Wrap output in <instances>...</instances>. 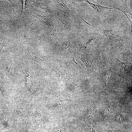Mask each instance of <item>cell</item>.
<instances>
[{
  "mask_svg": "<svg viewBox=\"0 0 132 132\" xmlns=\"http://www.w3.org/2000/svg\"><path fill=\"white\" fill-rule=\"evenodd\" d=\"M15 109L19 119L23 127L26 130L30 127L31 108L26 101L20 99L15 102Z\"/></svg>",
  "mask_w": 132,
  "mask_h": 132,
  "instance_id": "obj_1",
  "label": "cell"
},
{
  "mask_svg": "<svg viewBox=\"0 0 132 132\" xmlns=\"http://www.w3.org/2000/svg\"><path fill=\"white\" fill-rule=\"evenodd\" d=\"M80 38L78 34L74 33H65L62 35L59 39L60 44L59 51L62 53H69L74 47L76 42Z\"/></svg>",
  "mask_w": 132,
  "mask_h": 132,
  "instance_id": "obj_2",
  "label": "cell"
},
{
  "mask_svg": "<svg viewBox=\"0 0 132 132\" xmlns=\"http://www.w3.org/2000/svg\"><path fill=\"white\" fill-rule=\"evenodd\" d=\"M70 14L57 11L54 16L55 25L60 31L73 32L74 27Z\"/></svg>",
  "mask_w": 132,
  "mask_h": 132,
  "instance_id": "obj_3",
  "label": "cell"
},
{
  "mask_svg": "<svg viewBox=\"0 0 132 132\" xmlns=\"http://www.w3.org/2000/svg\"><path fill=\"white\" fill-rule=\"evenodd\" d=\"M131 38L126 33L121 31L112 38L105 40L110 42L112 48L115 51L120 52L123 49L125 45Z\"/></svg>",
  "mask_w": 132,
  "mask_h": 132,
  "instance_id": "obj_4",
  "label": "cell"
},
{
  "mask_svg": "<svg viewBox=\"0 0 132 132\" xmlns=\"http://www.w3.org/2000/svg\"><path fill=\"white\" fill-rule=\"evenodd\" d=\"M102 39L104 40L110 39L121 31L117 27L111 25H107L99 27L97 30Z\"/></svg>",
  "mask_w": 132,
  "mask_h": 132,
  "instance_id": "obj_5",
  "label": "cell"
},
{
  "mask_svg": "<svg viewBox=\"0 0 132 132\" xmlns=\"http://www.w3.org/2000/svg\"><path fill=\"white\" fill-rule=\"evenodd\" d=\"M84 46L86 48L89 46H94L101 41L102 38L96 30H94L87 33L84 37Z\"/></svg>",
  "mask_w": 132,
  "mask_h": 132,
  "instance_id": "obj_6",
  "label": "cell"
},
{
  "mask_svg": "<svg viewBox=\"0 0 132 132\" xmlns=\"http://www.w3.org/2000/svg\"><path fill=\"white\" fill-rule=\"evenodd\" d=\"M10 112L8 108L6 107H3L0 114V122L3 128L7 129L10 127Z\"/></svg>",
  "mask_w": 132,
  "mask_h": 132,
  "instance_id": "obj_7",
  "label": "cell"
},
{
  "mask_svg": "<svg viewBox=\"0 0 132 132\" xmlns=\"http://www.w3.org/2000/svg\"><path fill=\"white\" fill-rule=\"evenodd\" d=\"M25 81L26 89L30 93H32L33 88V74L32 71L29 68L26 69Z\"/></svg>",
  "mask_w": 132,
  "mask_h": 132,
  "instance_id": "obj_8",
  "label": "cell"
},
{
  "mask_svg": "<svg viewBox=\"0 0 132 132\" xmlns=\"http://www.w3.org/2000/svg\"><path fill=\"white\" fill-rule=\"evenodd\" d=\"M52 2L54 6H56V7L55 8V9H57L56 11L60 9L58 11L67 14H70L71 11L68 8L65 0H53Z\"/></svg>",
  "mask_w": 132,
  "mask_h": 132,
  "instance_id": "obj_9",
  "label": "cell"
},
{
  "mask_svg": "<svg viewBox=\"0 0 132 132\" xmlns=\"http://www.w3.org/2000/svg\"><path fill=\"white\" fill-rule=\"evenodd\" d=\"M37 17L42 23L45 24L52 31L55 30L53 21L50 17L45 14H37Z\"/></svg>",
  "mask_w": 132,
  "mask_h": 132,
  "instance_id": "obj_10",
  "label": "cell"
},
{
  "mask_svg": "<svg viewBox=\"0 0 132 132\" xmlns=\"http://www.w3.org/2000/svg\"><path fill=\"white\" fill-rule=\"evenodd\" d=\"M25 53L28 57L31 60L40 65H42L44 61L39 57L36 52L30 49H27Z\"/></svg>",
  "mask_w": 132,
  "mask_h": 132,
  "instance_id": "obj_11",
  "label": "cell"
},
{
  "mask_svg": "<svg viewBox=\"0 0 132 132\" xmlns=\"http://www.w3.org/2000/svg\"><path fill=\"white\" fill-rule=\"evenodd\" d=\"M43 115L42 112L38 110L34 116L33 123L34 127L37 129L41 128L43 126Z\"/></svg>",
  "mask_w": 132,
  "mask_h": 132,
  "instance_id": "obj_12",
  "label": "cell"
},
{
  "mask_svg": "<svg viewBox=\"0 0 132 132\" xmlns=\"http://www.w3.org/2000/svg\"><path fill=\"white\" fill-rule=\"evenodd\" d=\"M112 110V107L111 105H109L106 106L100 113L98 117L99 120L103 123H105L107 117Z\"/></svg>",
  "mask_w": 132,
  "mask_h": 132,
  "instance_id": "obj_13",
  "label": "cell"
},
{
  "mask_svg": "<svg viewBox=\"0 0 132 132\" xmlns=\"http://www.w3.org/2000/svg\"><path fill=\"white\" fill-rule=\"evenodd\" d=\"M78 58L83 62L86 66L88 70L90 71L92 74H94L95 72L94 66L91 61L88 58L84 55L78 57Z\"/></svg>",
  "mask_w": 132,
  "mask_h": 132,
  "instance_id": "obj_14",
  "label": "cell"
},
{
  "mask_svg": "<svg viewBox=\"0 0 132 132\" xmlns=\"http://www.w3.org/2000/svg\"><path fill=\"white\" fill-rule=\"evenodd\" d=\"M94 51L95 55L97 61L99 62H104L105 57L103 50L100 47H97Z\"/></svg>",
  "mask_w": 132,
  "mask_h": 132,
  "instance_id": "obj_15",
  "label": "cell"
},
{
  "mask_svg": "<svg viewBox=\"0 0 132 132\" xmlns=\"http://www.w3.org/2000/svg\"><path fill=\"white\" fill-rule=\"evenodd\" d=\"M120 68L121 72H127L130 71L132 69V64L131 63H124L116 58Z\"/></svg>",
  "mask_w": 132,
  "mask_h": 132,
  "instance_id": "obj_16",
  "label": "cell"
},
{
  "mask_svg": "<svg viewBox=\"0 0 132 132\" xmlns=\"http://www.w3.org/2000/svg\"><path fill=\"white\" fill-rule=\"evenodd\" d=\"M69 103V100L66 96L58 101L57 102V104L58 107L62 108L68 105Z\"/></svg>",
  "mask_w": 132,
  "mask_h": 132,
  "instance_id": "obj_17",
  "label": "cell"
},
{
  "mask_svg": "<svg viewBox=\"0 0 132 132\" xmlns=\"http://www.w3.org/2000/svg\"><path fill=\"white\" fill-rule=\"evenodd\" d=\"M114 118L116 121L119 124H122L124 123V117L121 112L119 111L116 114Z\"/></svg>",
  "mask_w": 132,
  "mask_h": 132,
  "instance_id": "obj_18",
  "label": "cell"
},
{
  "mask_svg": "<svg viewBox=\"0 0 132 132\" xmlns=\"http://www.w3.org/2000/svg\"><path fill=\"white\" fill-rule=\"evenodd\" d=\"M113 69H108L107 70L102 74V77L104 80V86L105 87L107 86V81L109 79V77L110 74Z\"/></svg>",
  "mask_w": 132,
  "mask_h": 132,
  "instance_id": "obj_19",
  "label": "cell"
},
{
  "mask_svg": "<svg viewBox=\"0 0 132 132\" xmlns=\"http://www.w3.org/2000/svg\"><path fill=\"white\" fill-rule=\"evenodd\" d=\"M80 84V83L78 81H72L68 83V87L70 90L74 91L78 88Z\"/></svg>",
  "mask_w": 132,
  "mask_h": 132,
  "instance_id": "obj_20",
  "label": "cell"
},
{
  "mask_svg": "<svg viewBox=\"0 0 132 132\" xmlns=\"http://www.w3.org/2000/svg\"><path fill=\"white\" fill-rule=\"evenodd\" d=\"M56 77L61 80H66L70 78L71 77L67 73L63 72H60L57 73Z\"/></svg>",
  "mask_w": 132,
  "mask_h": 132,
  "instance_id": "obj_21",
  "label": "cell"
},
{
  "mask_svg": "<svg viewBox=\"0 0 132 132\" xmlns=\"http://www.w3.org/2000/svg\"><path fill=\"white\" fill-rule=\"evenodd\" d=\"M49 38L48 36L43 35H41L32 38L34 41L37 42H40L45 41Z\"/></svg>",
  "mask_w": 132,
  "mask_h": 132,
  "instance_id": "obj_22",
  "label": "cell"
},
{
  "mask_svg": "<svg viewBox=\"0 0 132 132\" xmlns=\"http://www.w3.org/2000/svg\"><path fill=\"white\" fill-rule=\"evenodd\" d=\"M103 132H121L117 128L110 126H105L103 128Z\"/></svg>",
  "mask_w": 132,
  "mask_h": 132,
  "instance_id": "obj_23",
  "label": "cell"
},
{
  "mask_svg": "<svg viewBox=\"0 0 132 132\" xmlns=\"http://www.w3.org/2000/svg\"><path fill=\"white\" fill-rule=\"evenodd\" d=\"M7 69L11 75L13 76L16 75V72L14 65L11 63H8L6 66Z\"/></svg>",
  "mask_w": 132,
  "mask_h": 132,
  "instance_id": "obj_24",
  "label": "cell"
},
{
  "mask_svg": "<svg viewBox=\"0 0 132 132\" xmlns=\"http://www.w3.org/2000/svg\"><path fill=\"white\" fill-rule=\"evenodd\" d=\"M51 132H69L65 127L59 126L53 128Z\"/></svg>",
  "mask_w": 132,
  "mask_h": 132,
  "instance_id": "obj_25",
  "label": "cell"
},
{
  "mask_svg": "<svg viewBox=\"0 0 132 132\" xmlns=\"http://www.w3.org/2000/svg\"><path fill=\"white\" fill-rule=\"evenodd\" d=\"M94 110V108L92 106H89L87 109L85 113V117L86 118H88L93 114Z\"/></svg>",
  "mask_w": 132,
  "mask_h": 132,
  "instance_id": "obj_26",
  "label": "cell"
},
{
  "mask_svg": "<svg viewBox=\"0 0 132 132\" xmlns=\"http://www.w3.org/2000/svg\"><path fill=\"white\" fill-rule=\"evenodd\" d=\"M29 25L32 28L34 29H36L37 27V25L36 22L31 21L30 22Z\"/></svg>",
  "mask_w": 132,
  "mask_h": 132,
  "instance_id": "obj_27",
  "label": "cell"
},
{
  "mask_svg": "<svg viewBox=\"0 0 132 132\" xmlns=\"http://www.w3.org/2000/svg\"><path fill=\"white\" fill-rule=\"evenodd\" d=\"M71 61V62L72 63H73L74 64L80 68H81V65L79 63L77 62L76 61L74 58L72 59Z\"/></svg>",
  "mask_w": 132,
  "mask_h": 132,
  "instance_id": "obj_28",
  "label": "cell"
},
{
  "mask_svg": "<svg viewBox=\"0 0 132 132\" xmlns=\"http://www.w3.org/2000/svg\"><path fill=\"white\" fill-rule=\"evenodd\" d=\"M26 1L25 0H22L23 8V11H22V13H23V11H24V7H25V3Z\"/></svg>",
  "mask_w": 132,
  "mask_h": 132,
  "instance_id": "obj_29",
  "label": "cell"
},
{
  "mask_svg": "<svg viewBox=\"0 0 132 132\" xmlns=\"http://www.w3.org/2000/svg\"><path fill=\"white\" fill-rule=\"evenodd\" d=\"M0 132H3L1 131H0Z\"/></svg>",
  "mask_w": 132,
  "mask_h": 132,
  "instance_id": "obj_30",
  "label": "cell"
}]
</instances>
